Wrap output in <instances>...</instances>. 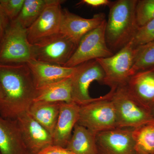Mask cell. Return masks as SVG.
Returning a JSON list of instances; mask_svg holds the SVG:
<instances>
[{
    "label": "cell",
    "mask_w": 154,
    "mask_h": 154,
    "mask_svg": "<svg viewBox=\"0 0 154 154\" xmlns=\"http://www.w3.org/2000/svg\"><path fill=\"white\" fill-rule=\"evenodd\" d=\"M110 92L79 105L77 124L94 133L117 128L116 114Z\"/></svg>",
    "instance_id": "obj_4"
},
{
    "label": "cell",
    "mask_w": 154,
    "mask_h": 154,
    "mask_svg": "<svg viewBox=\"0 0 154 154\" xmlns=\"http://www.w3.org/2000/svg\"><path fill=\"white\" fill-rule=\"evenodd\" d=\"M33 45L34 60L64 66L74 54L77 45L59 32Z\"/></svg>",
    "instance_id": "obj_8"
},
{
    "label": "cell",
    "mask_w": 154,
    "mask_h": 154,
    "mask_svg": "<svg viewBox=\"0 0 154 154\" xmlns=\"http://www.w3.org/2000/svg\"><path fill=\"white\" fill-rule=\"evenodd\" d=\"M25 0H0V5L11 22L17 20Z\"/></svg>",
    "instance_id": "obj_26"
},
{
    "label": "cell",
    "mask_w": 154,
    "mask_h": 154,
    "mask_svg": "<svg viewBox=\"0 0 154 154\" xmlns=\"http://www.w3.org/2000/svg\"><path fill=\"white\" fill-rule=\"evenodd\" d=\"M34 60L33 45L27 29L17 21L11 22L0 41V63H27Z\"/></svg>",
    "instance_id": "obj_5"
},
{
    "label": "cell",
    "mask_w": 154,
    "mask_h": 154,
    "mask_svg": "<svg viewBox=\"0 0 154 154\" xmlns=\"http://www.w3.org/2000/svg\"><path fill=\"white\" fill-rule=\"evenodd\" d=\"M63 102L33 103L27 112L51 134H53Z\"/></svg>",
    "instance_id": "obj_18"
},
{
    "label": "cell",
    "mask_w": 154,
    "mask_h": 154,
    "mask_svg": "<svg viewBox=\"0 0 154 154\" xmlns=\"http://www.w3.org/2000/svg\"><path fill=\"white\" fill-rule=\"evenodd\" d=\"M38 154H75L66 148L60 146H50Z\"/></svg>",
    "instance_id": "obj_27"
},
{
    "label": "cell",
    "mask_w": 154,
    "mask_h": 154,
    "mask_svg": "<svg viewBox=\"0 0 154 154\" xmlns=\"http://www.w3.org/2000/svg\"><path fill=\"white\" fill-rule=\"evenodd\" d=\"M0 84L4 97L0 114L17 119L33 103L36 89L27 63H0Z\"/></svg>",
    "instance_id": "obj_1"
},
{
    "label": "cell",
    "mask_w": 154,
    "mask_h": 154,
    "mask_svg": "<svg viewBox=\"0 0 154 154\" xmlns=\"http://www.w3.org/2000/svg\"><path fill=\"white\" fill-rule=\"evenodd\" d=\"M105 72L96 60H91L75 67L71 77L72 96V102L81 105L91 102L89 93L90 85L94 81L103 85Z\"/></svg>",
    "instance_id": "obj_9"
},
{
    "label": "cell",
    "mask_w": 154,
    "mask_h": 154,
    "mask_svg": "<svg viewBox=\"0 0 154 154\" xmlns=\"http://www.w3.org/2000/svg\"><path fill=\"white\" fill-rule=\"evenodd\" d=\"M11 22L0 5V41L3 38Z\"/></svg>",
    "instance_id": "obj_28"
},
{
    "label": "cell",
    "mask_w": 154,
    "mask_h": 154,
    "mask_svg": "<svg viewBox=\"0 0 154 154\" xmlns=\"http://www.w3.org/2000/svg\"><path fill=\"white\" fill-rule=\"evenodd\" d=\"M111 2L109 0H83L80 3L93 8H98L102 6H109Z\"/></svg>",
    "instance_id": "obj_29"
},
{
    "label": "cell",
    "mask_w": 154,
    "mask_h": 154,
    "mask_svg": "<svg viewBox=\"0 0 154 154\" xmlns=\"http://www.w3.org/2000/svg\"><path fill=\"white\" fill-rule=\"evenodd\" d=\"M96 134L77 123L66 148L75 154H98Z\"/></svg>",
    "instance_id": "obj_20"
},
{
    "label": "cell",
    "mask_w": 154,
    "mask_h": 154,
    "mask_svg": "<svg viewBox=\"0 0 154 154\" xmlns=\"http://www.w3.org/2000/svg\"><path fill=\"white\" fill-rule=\"evenodd\" d=\"M57 0H25L22 11L17 21L27 29L36 21L42 12Z\"/></svg>",
    "instance_id": "obj_21"
},
{
    "label": "cell",
    "mask_w": 154,
    "mask_h": 154,
    "mask_svg": "<svg viewBox=\"0 0 154 154\" xmlns=\"http://www.w3.org/2000/svg\"><path fill=\"white\" fill-rule=\"evenodd\" d=\"M137 0H117L108 6L109 13L106 21V43L115 54L131 42L139 27L136 17Z\"/></svg>",
    "instance_id": "obj_2"
},
{
    "label": "cell",
    "mask_w": 154,
    "mask_h": 154,
    "mask_svg": "<svg viewBox=\"0 0 154 154\" xmlns=\"http://www.w3.org/2000/svg\"><path fill=\"white\" fill-rule=\"evenodd\" d=\"M136 17L138 27L154 19V0H137Z\"/></svg>",
    "instance_id": "obj_24"
},
{
    "label": "cell",
    "mask_w": 154,
    "mask_h": 154,
    "mask_svg": "<svg viewBox=\"0 0 154 154\" xmlns=\"http://www.w3.org/2000/svg\"><path fill=\"white\" fill-rule=\"evenodd\" d=\"M128 90L139 102L151 108L154 105V69L138 72L130 78Z\"/></svg>",
    "instance_id": "obj_17"
},
{
    "label": "cell",
    "mask_w": 154,
    "mask_h": 154,
    "mask_svg": "<svg viewBox=\"0 0 154 154\" xmlns=\"http://www.w3.org/2000/svg\"><path fill=\"white\" fill-rule=\"evenodd\" d=\"M137 154H154V120L133 128Z\"/></svg>",
    "instance_id": "obj_22"
},
{
    "label": "cell",
    "mask_w": 154,
    "mask_h": 154,
    "mask_svg": "<svg viewBox=\"0 0 154 154\" xmlns=\"http://www.w3.org/2000/svg\"><path fill=\"white\" fill-rule=\"evenodd\" d=\"M73 102L71 78L36 89L33 103Z\"/></svg>",
    "instance_id": "obj_19"
},
{
    "label": "cell",
    "mask_w": 154,
    "mask_h": 154,
    "mask_svg": "<svg viewBox=\"0 0 154 154\" xmlns=\"http://www.w3.org/2000/svg\"><path fill=\"white\" fill-rule=\"evenodd\" d=\"M27 64L36 89L71 78L75 69V67H67L34 60Z\"/></svg>",
    "instance_id": "obj_14"
},
{
    "label": "cell",
    "mask_w": 154,
    "mask_h": 154,
    "mask_svg": "<svg viewBox=\"0 0 154 154\" xmlns=\"http://www.w3.org/2000/svg\"><path fill=\"white\" fill-rule=\"evenodd\" d=\"M106 20L103 13L95 14L93 18L86 19L63 9L60 32L78 45L85 34L99 27Z\"/></svg>",
    "instance_id": "obj_12"
},
{
    "label": "cell",
    "mask_w": 154,
    "mask_h": 154,
    "mask_svg": "<svg viewBox=\"0 0 154 154\" xmlns=\"http://www.w3.org/2000/svg\"><path fill=\"white\" fill-rule=\"evenodd\" d=\"M135 52V48L130 42L111 56L96 59L105 72L103 85L115 90L126 84L132 76Z\"/></svg>",
    "instance_id": "obj_6"
},
{
    "label": "cell",
    "mask_w": 154,
    "mask_h": 154,
    "mask_svg": "<svg viewBox=\"0 0 154 154\" xmlns=\"http://www.w3.org/2000/svg\"><path fill=\"white\" fill-rule=\"evenodd\" d=\"M154 69V41L135 48L131 74Z\"/></svg>",
    "instance_id": "obj_23"
},
{
    "label": "cell",
    "mask_w": 154,
    "mask_h": 154,
    "mask_svg": "<svg viewBox=\"0 0 154 154\" xmlns=\"http://www.w3.org/2000/svg\"><path fill=\"white\" fill-rule=\"evenodd\" d=\"M106 21L83 36L74 53L63 66L75 67L88 61L109 57L114 54L106 43Z\"/></svg>",
    "instance_id": "obj_7"
},
{
    "label": "cell",
    "mask_w": 154,
    "mask_h": 154,
    "mask_svg": "<svg viewBox=\"0 0 154 154\" xmlns=\"http://www.w3.org/2000/svg\"><path fill=\"white\" fill-rule=\"evenodd\" d=\"M154 41V19L139 27L131 42L135 48Z\"/></svg>",
    "instance_id": "obj_25"
},
{
    "label": "cell",
    "mask_w": 154,
    "mask_h": 154,
    "mask_svg": "<svg viewBox=\"0 0 154 154\" xmlns=\"http://www.w3.org/2000/svg\"><path fill=\"white\" fill-rule=\"evenodd\" d=\"M125 85L109 92L115 108L117 127L134 128L153 121L150 108L133 96Z\"/></svg>",
    "instance_id": "obj_3"
},
{
    "label": "cell",
    "mask_w": 154,
    "mask_h": 154,
    "mask_svg": "<svg viewBox=\"0 0 154 154\" xmlns=\"http://www.w3.org/2000/svg\"><path fill=\"white\" fill-rule=\"evenodd\" d=\"M3 97H4V93H3L2 88L0 84V102L2 100Z\"/></svg>",
    "instance_id": "obj_30"
},
{
    "label": "cell",
    "mask_w": 154,
    "mask_h": 154,
    "mask_svg": "<svg viewBox=\"0 0 154 154\" xmlns=\"http://www.w3.org/2000/svg\"><path fill=\"white\" fill-rule=\"evenodd\" d=\"M151 109V114L152 116V117L153 119L154 120V105L152 107L150 108Z\"/></svg>",
    "instance_id": "obj_31"
},
{
    "label": "cell",
    "mask_w": 154,
    "mask_h": 154,
    "mask_svg": "<svg viewBox=\"0 0 154 154\" xmlns=\"http://www.w3.org/2000/svg\"><path fill=\"white\" fill-rule=\"evenodd\" d=\"M17 119L23 140L30 154H38L53 145L51 134L28 112L22 113Z\"/></svg>",
    "instance_id": "obj_13"
},
{
    "label": "cell",
    "mask_w": 154,
    "mask_h": 154,
    "mask_svg": "<svg viewBox=\"0 0 154 154\" xmlns=\"http://www.w3.org/2000/svg\"><path fill=\"white\" fill-rule=\"evenodd\" d=\"M133 130L117 127L96 134L98 154H137Z\"/></svg>",
    "instance_id": "obj_10"
},
{
    "label": "cell",
    "mask_w": 154,
    "mask_h": 154,
    "mask_svg": "<svg viewBox=\"0 0 154 154\" xmlns=\"http://www.w3.org/2000/svg\"><path fill=\"white\" fill-rule=\"evenodd\" d=\"M0 154H31L25 145L17 119L0 114Z\"/></svg>",
    "instance_id": "obj_15"
},
{
    "label": "cell",
    "mask_w": 154,
    "mask_h": 154,
    "mask_svg": "<svg viewBox=\"0 0 154 154\" xmlns=\"http://www.w3.org/2000/svg\"><path fill=\"white\" fill-rule=\"evenodd\" d=\"M79 105L74 102H63L54 132V145L66 148L79 119Z\"/></svg>",
    "instance_id": "obj_16"
},
{
    "label": "cell",
    "mask_w": 154,
    "mask_h": 154,
    "mask_svg": "<svg viewBox=\"0 0 154 154\" xmlns=\"http://www.w3.org/2000/svg\"><path fill=\"white\" fill-rule=\"evenodd\" d=\"M64 2L57 0L50 5L27 29V36L30 44H35L60 32L63 13L61 5Z\"/></svg>",
    "instance_id": "obj_11"
}]
</instances>
